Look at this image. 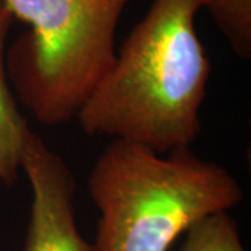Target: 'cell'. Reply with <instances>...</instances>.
Returning a JSON list of instances; mask_svg holds the SVG:
<instances>
[{
  "instance_id": "cell-1",
  "label": "cell",
  "mask_w": 251,
  "mask_h": 251,
  "mask_svg": "<svg viewBox=\"0 0 251 251\" xmlns=\"http://www.w3.org/2000/svg\"><path fill=\"white\" fill-rule=\"evenodd\" d=\"M202 6L204 0H153L77 113L85 134L158 153L191 147L212 70L194 25Z\"/></svg>"
},
{
  "instance_id": "cell-2",
  "label": "cell",
  "mask_w": 251,
  "mask_h": 251,
  "mask_svg": "<svg viewBox=\"0 0 251 251\" xmlns=\"http://www.w3.org/2000/svg\"><path fill=\"white\" fill-rule=\"evenodd\" d=\"M99 212L95 251H168L200 221L243 201L225 166L190 148L168 153L112 140L88 176Z\"/></svg>"
},
{
  "instance_id": "cell-3",
  "label": "cell",
  "mask_w": 251,
  "mask_h": 251,
  "mask_svg": "<svg viewBox=\"0 0 251 251\" xmlns=\"http://www.w3.org/2000/svg\"><path fill=\"white\" fill-rule=\"evenodd\" d=\"M29 25L6 54L9 81L39 125L70 123L116 59L130 0H0Z\"/></svg>"
},
{
  "instance_id": "cell-4",
  "label": "cell",
  "mask_w": 251,
  "mask_h": 251,
  "mask_svg": "<svg viewBox=\"0 0 251 251\" xmlns=\"http://www.w3.org/2000/svg\"><path fill=\"white\" fill-rule=\"evenodd\" d=\"M21 171L32 193L23 251H95L75 224V179L72 169L32 130L24 141Z\"/></svg>"
},
{
  "instance_id": "cell-5",
  "label": "cell",
  "mask_w": 251,
  "mask_h": 251,
  "mask_svg": "<svg viewBox=\"0 0 251 251\" xmlns=\"http://www.w3.org/2000/svg\"><path fill=\"white\" fill-rule=\"evenodd\" d=\"M16 20L0 1V181L11 187L21 172L23 147L31 127L20 113L6 70V42Z\"/></svg>"
},
{
  "instance_id": "cell-6",
  "label": "cell",
  "mask_w": 251,
  "mask_h": 251,
  "mask_svg": "<svg viewBox=\"0 0 251 251\" xmlns=\"http://www.w3.org/2000/svg\"><path fill=\"white\" fill-rule=\"evenodd\" d=\"M216 27L224 34L234 54L251 57V0H204Z\"/></svg>"
},
{
  "instance_id": "cell-7",
  "label": "cell",
  "mask_w": 251,
  "mask_h": 251,
  "mask_svg": "<svg viewBox=\"0 0 251 251\" xmlns=\"http://www.w3.org/2000/svg\"><path fill=\"white\" fill-rule=\"evenodd\" d=\"M177 251H246V249L233 218L227 212H219L188 229Z\"/></svg>"
}]
</instances>
